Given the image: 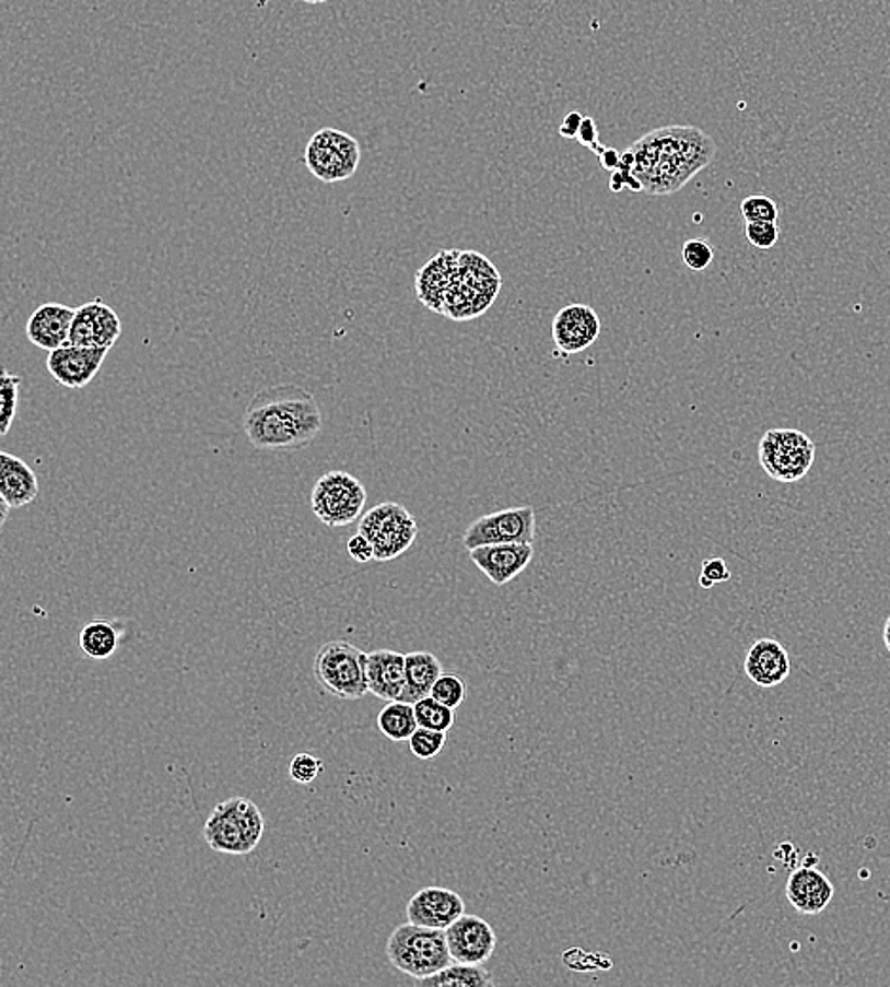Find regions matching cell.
<instances>
[{
  "mask_svg": "<svg viewBox=\"0 0 890 987\" xmlns=\"http://www.w3.org/2000/svg\"><path fill=\"white\" fill-rule=\"evenodd\" d=\"M40 486L33 469L17 456L0 453V497L12 509H22L38 497Z\"/></svg>",
  "mask_w": 890,
  "mask_h": 987,
  "instance_id": "21",
  "label": "cell"
},
{
  "mask_svg": "<svg viewBox=\"0 0 890 987\" xmlns=\"http://www.w3.org/2000/svg\"><path fill=\"white\" fill-rule=\"evenodd\" d=\"M414 713H417L420 728L437 729V731H446V733H448V729L453 728L454 720H456L454 708L438 703L431 695L414 703Z\"/></svg>",
  "mask_w": 890,
  "mask_h": 987,
  "instance_id": "26",
  "label": "cell"
},
{
  "mask_svg": "<svg viewBox=\"0 0 890 987\" xmlns=\"http://www.w3.org/2000/svg\"><path fill=\"white\" fill-rule=\"evenodd\" d=\"M466 914L460 894L445 886H425L407 904V919L420 927L446 930Z\"/></svg>",
  "mask_w": 890,
  "mask_h": 987,
  "instance_id": "14",
  "label": "cell"
},
{
  "mask_svg": "<svg viewBox=\"0 0 890 987\" xmlns=\"http://www.w3.org/2000/svg\"><path fill=\"white\" fill-rule=\"evenodd\" d=\"M475 566L481 569L494 585H505L525 572L531 563L534 545L531 543H495L482 545L469 551Z\"/></svg>",
  "mask_w": 890,
  "mask_h": 987,
  "instance_id": "15",
  "label": "cell"
},
{
  "mask_svg": "<svg viewBox=\"0 0 890 987\" xmlns=\"http://www.w3.org/2000/svg\"><path fill=\"white\" fill-rule=\"evenodd\" d=\"M74 314L77 308H71L67 304L46 303L38 306L27 319L25 329L31 344L48 352L69 344Z\"/></svg>",
  "mask_w": 890,
  "mask_h": 987,
  "instance_id": "18",
  "label": "cell"
},
{
  "mask_svg": "<svg viewBox=\"0 0 890 987\" xmlns=\"http://www.w3.org/2000/svg\"><path fill=\"white\" fill-rule=\"evenodd\" d=\"M368 693L378 700L401 701L407 690V656L391 649H376L366 657Z\"/></svg>",
  "mask_w": 890,
  "mask_h": 987,
  "instance_id": "17",
  "label": "cell"
},
{
  "mask_svg": "<svg viewBox=\"0 0 890 987\" xmlns=\"http://www.w3.org/2000/svg\"><path fill=\"white\" fill-rule=\"evenodd\" d=\"M815 460V443L797 430H771L760 440V463L771 479L796 483Z\"/></svg>",
  "mask_w": 890,
  "mask_h": 987,
  "instance_id": "8",
  "label": "cell"
},
{
  "mask_svg": "<svg viewBox=\"0 0 890 987\" xmlns=\"http://www.w3.org/2000/svg\"><path fill=\"white\" fill-rule=\"evenodd\" d=\"M366 657L368 654L348 641L327 642L317 649L314 677L338 700H361L368 693Z\"/></svg>",
  "mask_w": 890,
  "mask_h": 987,
  "instance_id": "5",
  "label": "cell"
},
{
  "mask_svg": "<svg viewBox=\"0 0 890 987\" xmlns=\"http://www.w3.org/2000/svg\"><path fill=\"white\" fill-rule=\"evenodd\" d=\"M536 538V512L530 505L511 507L503 512L482 515L467 527L464 548L471 551L495 543H534Z\"/></svg>",
  "mask_w": 890,
  "mask_h": 987,
  "instance_id": "10",
  "label": "cell"
},
{
  "mask_svg": "<svg viewBox=\"0 0 890 987\" xmlns=\"http://www.w3.org/2000/svg\"><path fill=\"white\" fill-rule=\"evenodd\" d=\"M883 642L885 648H887V651L890 654V618L887 620V623H885Z\"/></svg>",
  "mask_w": 890,
  "mask_h": 987,
  "instance_id": "40",
  "label": "cell"
},
{
  "mask_svg": "<svg viewBox=\"0 0 890 987\" xmlns=\"http://www.w3.org/2000/svg\"><path fill=\"white\" fill-rule=\"evenodd\" d=\"M729 579H731V572L727 568L726 561L724 559H709L703 564V569H701L699 585L703 589H712L714 585L726 584Z\"/></svg>",
  "mask_w": 890,
  "mask_h": 987,
  "instance_id": "34",
  "label": "cell"
},
{
  "mask_svg": "<svg viewBox=\"0 0 890 987\" xmlns=\"http://www.w3.org/2000/svg\"><path fill=\"white\" fill-rule=\"evenodd\" d=\"M360 532L373 541L374 561L388 563L414 543L418 527L414 517L402 505L386 502L361 517Z\"/></svg>",
  "mask_w": 890,
  "mask_h": 987,
  "instance_id": "7",
  "label": "cell"
},
{
  "mask_svg": "<svg viewBox=\"0 0 890 987\" xmlns=\"http://www.w3.org/2000/svg\"><path fill=\"white\" fill-rule=\"evenodd\" d=\"M577 141L585 144V146H589V149L593 144L598 143V128H596L595 120L589 118V116L583 118L582 130L577 133Z\"/></svg>",
  "mask_w": 890,
  "mask_h": 987,
  "instance_id": "37",
  "label": "cell"
},
{
  "mask_svg": "<svg viewBox=\"0 0 890 987\" xmlns=\"http://www.w3.org/2000/svg\"><path fill=\"white\" fill-rule=\"evenodd\" d=\"M244 432L257 450L295 453L308 447L324 427L316 397L296 384L260 389L245 409Z\"/></svg>",
  "mask_w": 890,
  "mask_h": 987,
  "instance_id": "1",
  "label": "cell"
},
{
  "mask_svg": "<svg viewBox=\"0 0 890 987\" xmlns=\"http://www.w3.org/2000/svg\"><path fill=\"white\" fill-rule=\"evenodd\" d=\"M745 234H747L750 246L765 251V249H773L776 246L781 231H778V224L771 223V221H756V223H747Z\"/></svg>",
  "mask_w": 890,
  "mask_h": 987,
  "instance_id": "33",
  "label": "cell"
},
{
  "mask_svg": "<svg viewBox=\"0 0 890 987\" xmlns=\"http://www.w3.org/2000/svg\"><path fill=\"white\" fill-rule=\"evenodd\" d=\"M466 682L460 677H456V674H441L430 695L433 700H437L438 703H443V705L458 708L466 701Z\"/></svg>",
  "mask_w": 890,
  "mask_h": 987,
  "instance_id": "29",
  "label": "cell"
},
{
  "mask_svg": "<svg viewBox=\"0 0 890 987\" xmlns=\"http://www.w3.org/2000/svg\"><path fill=\"white\" fill-rule=\"evenodd\" d=\"M418 984L428 987H489L494 986V978L490 971L482 965H469V963L454 961L443 971H438L437 974H433Z\"/></svg>",
  "mask_w": 890,
  "mask_h": 987,
  "instance_id": "24",
  "label": "cell"
},
{
  "mask_svg": "<svg viewBox=\"0 0 890 987\" xmlns=\"http://www.w3.org/2000/svg\"><path fill=\"white\" fill-rule=\"evenodd\" d=\"M386 953L397 971L418 982L437 974L454 961L445 930L420 927L410 921L391 932Z\"/></svg>",
  "mask_w": 890,
  "mask_h": 987,
  "instance_id": "3",
  "label": "cell"
},
{
  "mask_svg": "<svg viewBox=\"0 0 890 987\" xmlns=\"http://www.w3.org/2000/svg\"><path fill=\"white\" fill-rule=\"evenodd\" d=\"M682 260L693 272H703L714 260V249L706 239H688L682 247Z\"/></svg>",
  "mask_w": 890,
  "mask_h": 987,
  "instance_id": "31",
  "label": "cell"
},
{
  "mask_svg": "<svg viewBox=\"0 0 890 987\" xmlns=\"http://www.w3.org/2000/svg\"><path fill=\"white\" fill-rule=\"evenodd\" d=\"M600 164H602L604 169L616 172V169H619V164H621V152L616 151V149H606L600 154Z\"/></svg>",
  "mask_w": 890,
  "mask_h": 987,
  "instance_id": "38",
  "label": "cell"
},
{
  "mask_svg": "<svg viewBox=\"0 0 890 987\" xmlns=\"http://www.w3.org/2000/svg\"><path fill=\"white\" fill-rule=\"evenodd\" d=\"M265 834V816L247 798H231L215 806L203 829L209 847L224 855H249Z\"/></svg>",
  "mask_w": 890,
  "mask_h": 987,
  "instance_id": "4",
  "label": "cell"
},
{
  "mask_svg": "<svg viewBox=\"0 0 890 987\" xmlns=\"http://www.w3.org/2000/svg\"><path fill=\"white\" fill-rule=\"evenodd\" d=\"M304 162L309 174L321 183H342L358 172L361 146L358 139L344 131L325 128L309 139L304 151Z\"/></svg>",
  "mask_w": 890,
  "mask_h": 987,
  "instance_id": "9",
  "label": "cell"
},
{
  "mask_svg": "<svg viewBox=\"0 0 890 987\" xmlns=\"http://www.w3.org/2000/svg\"><path fill=\"white\" fill-rule=\"evenodd\" d=\"M20 384L22 376L10 375L8 368H2L0 378V433L7 435L14 424L17 414V401H20Z\"/></svg>",
  "mask_w": 890,
  "mask_h": 987,
  "instance_id": "27",
  "label": "cell"
},
{
  "mask_svg": "<svg viewBox=\"0 0 890 987\" xmlns=\"http://www.w3.org/2000/svg\"><path fill=\"white\" fill-rule=\"evenodd\" d=\"M600 334V319L587 304L562 308L553 321L554 344L564 353H579L595 344Z\"/></svg>",
  "mask_w": 890,
  "mask_h": 987,
  "instance_id": "16",
  "label": "cell"
},
{
  "mask_svg": "<svg viewBox=\"0 0 890 987\" xmlns=\"http://www.w3.org/2000/svg\"><path fill=\"white\" fill-rule=\"evenodd\" d=\"M445 935L450 955L458 963L482 965L494 955L497 938L490 923L481 917L464 914L445 930Z\"/></svg>",
  "mask_w": 890,
  "mask_h": 987,
  "instance_id": "13",
  "label": "cell"
},
{
  "mask_svg": "<svg viewBox=\"0 0 890 987\" xmlns=\"http://www.w3.org/2000/svg\"><path fill=\"white\" fill-rule=\"evenodd\" d=\"M79 646L84 656L103 661L115 656L116 649L120 646V631L113 621H87L80 631Z\"/></svg>",
  "mask_w": 890,
  "mask_h": 987,
  "instance_id": "23",
  "label": "cell"
},
{
  "mask_svg": "<svg viewBox=\"0 0 890 987\" xmlns=\"http://www.w3.org/2000/svg\"><path fill=\"white\" fill-rule=\"evenodd\" d=\"M644 192L668 196L688 185L716 156V143L695 126H667L649 131L631 146Z\"/></svg>",
  "mask_w": 890,
  "mask_h": 987,
  "instance_id": "2",
  "label": "cell"
},
{
  "mask_svg": "<svg viewBox=\"0 0 890 987\" xmlns=\"http://www.w3.org/2000/svg\"><path fill=\"white\" fill-rule=\"evenodd\" d=\"M365 486L346 471L325 473L312 492V509L330 528L353 525L365 509Z\"/></svg>",
  "mask_w": 890,
  "mask_h": 987,
  "instance_id": "6",
  "label": "cell"
},
{
  "mask_svg": "<svg viewBox=\"0 0 890 987\" xmlns=\"http://www.w3.org/2000/svg\"><path fill=\"white\" fill-rule=\"evenodd\" d=\"M378 729L389 741H409L418 729L417 713L412 703L389 701L378 714Z\"/></svg>",
  "mask_w": 890,
  "mask_h": 987,
  "instance_id": "25",
  "label": "cell"
},
{
  "mask_svg": "<svg viewBox=\"0 0 890 987\" xmlns=\"http://www.w3.org/2000/svg\"><path fill=\"white\" fill-rule=\"evenodd\" d=\"M833 893L832 881L812 866L797 868L786 883V898L804 916L822 914L830 906Z\"/></svg>",
  "mask_w": 890,
  "mask_h": 987,
  "instance_id": "19",
  "label": "cell"
},
{
  "mask_svg": "<svg viewBox=\"0 0 890 987\" xmlns=\"http://www.w3.org/2000/svg\"><path fill=\"white\" fill-rule=\"evenodd\" d=\"M346 549H348V555L352 556L355 563L365 564L374 561L373 541L368 540L365 533L358 532L352 536L346 543Z\"/></svg>",
  "mask_w": 890,
  "mask_h": 987,
  "instance_id": "35",
  "label": "cell"
},
{
  "mask_svg": "<svg viewBox=\"0 0 890 987\" xmlns=\"http://www.w3.org/2000/svg\"><path fill=\"white\" fill-rule=\"evenodd\" d=\"M446 731H437V729L420 728L412 733L409 739L410 752L418 760H433L441 754V750L445 749Z\"/></svg>",
  "mask_w": 890,
  "mask_h": 987,
  "instance_id": "28",
  "label": "cell"
},
{
  "mask_svg": "<svg viewBox=\"0 0 890 987\" xmlns=\"http://www.w3.org/2000/svg\"><path fill=\"white\" fill-rule=\"evenodd\" d=\"M583 118L585 116L579 115V113H570V115L564 116V120H562L561 126V136L566 139H577V133L582 130Z\"/></svg>",
  "mask_w": 890,
  "mask_h": 987,
  "instance_id": "36",
  "label": "cell"
},
{
  "mask_svg": "<svg viewBox=\"0 0 890 987\" xmlns=\"http://www.w3.org/2000/svg\"><path fill=\"white\" fill-rule=\"evenodd\" d=\"M324 772V762L319 757L312 756L308 752L296 754L291 764H289V775L301 785H309L314 783Z\"/></svg>",
  "mask_w": 890,
  "mask_h": 987,
  "instance_id": "32",
  "label": "cell"
},
{
  "mask_svg": "<svg viewBox=\"0 0 890 987\" xmlns=\"http://www.w3.org/2000/svg\"><path fill=\"white\" fill-rule=\"evenodd\" d=\"M122 334V321L110 306L101 301L82 304L72 319L69 344L74 346L110 348Z\"/></svg>",
  "mask_w": 890,
  "mask_h": 987,
  "instance_id": "12",
  "label": "cell"
},
{
  "mask_svg": "<svg viewBox=\"0 0 890 987\" xmlns=\"http://www.w3.org/2000/svg\"><path fill=\"white\" fill-rule=\"evenodd\" d=\"M302 2H308V4H324V2H329V0H302Z\"/></svg>",
  "mask_w": 890,
  "mask_h": 987,
  "instance_id": "41",
  "label": "cell"
},
{
  "mask_svg": "<svg viewBox=\"0 0 890 987\" xmlns=\"http://www.w3.org/2000/svg\"><path fill=\"white\" fill-rule=\"evenodd\" d=\"M108 352H110L108 348L66 344L48 353L46 368L59 386L71 389L86 388L99 373Z\"/></svg>",
  "mask_w": 890,
  "mask_h": 987,
  "instance_id": "11",
  "label": "cell"
},
{
  "mask_svg": "<svg viewBox=\"0 0 890 987\" xmlns=\"http://www.w3.org/2000/svg\"><path fill=\"white\" fill-rule=\"evenodd\" d=\"M443 674V665L430 651H412L407 654V690L401 701L417 703L430 695L433 685Z\"/></svg>",
  "mask_w": 890,
  "mask_h": 987,
  "instance_id": "22",
  "label": "cell"
},
{
  "mask_svg": "<svg viewBox=\"0 0 890 987\" xmlns=\"http://www.w3.org/2000/svg\"><path fill=\"white\" fill-rule=\"evenodd\" d=\"M791 656L781 642L760 638L748 649L745 659L747 677L760 688H775L791 677Z\"/></svg>",
  "mask_w": 890,
  "mask_h": 987,
  "instance_id": "20",
  "label": "cell"
},
{
  "mask_svg": "<svg viewBox=\"0 0 890 987\" xmlns=\"http://www.w3.org/2000/svg\"><path fill=\"white\" fill-rule=\"evenodd\" d=\"M740 213L747 223H756V221L776 223L778 221V205L769 196H748L740 203Z\"/></svg>",
  "mask_w": 890,
  "mask_h": 987,
  "instance_id": "30",
  "label": "cell"
},
{
  "mask_svg": "<svg viewBox=\"0 0 890 987\" xmlns=\"http://www.w3.org/2000/svg\"><path fill=\"white\" fill-rule=\"evenodd\" d=\"M610 188L613 192H621L625 188V177L619 169L611 172Z\"/></svg>",
  "mask_w": 890,
  "mask_h": 987,
  "instance_id": "39",
  "label": "cell"
}]
</instances>
